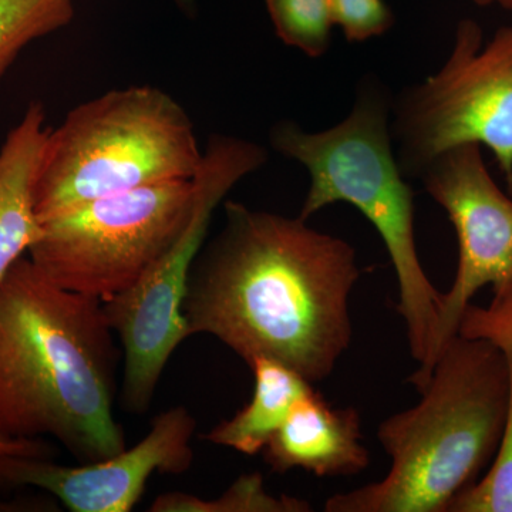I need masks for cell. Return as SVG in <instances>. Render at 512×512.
Segmentation results:
<instances>
[{
    "instance_id": "6da1fadb",
    "label": "cell",
    "mask_w": 512,
    "mask_h": 512,
    "mask_svg": "<svg viewBox=\"0 0 512 512\" xmlns=\"http://www.w3.org/2000/svg\"><path fill=\"white\" fill-rule=\"evenodd\" d=\"M224 211L188 278V338L214 336L248 366L265 357L323 382L353 339L349 303L362 274L355 247L301 217L237 201Z\"/></svg>"
},
{
    "instance_id": "7a4b0ae2",
    "label": "cell",
    "mask_w": 512,
    "mask_h": 512,
    "mask_svg": "<svg viewBox=\"0 0 512 512\" xmlns=\"http://www.w3.org/2000/svg\"><path fill=\"white\" fill-rule=\"evenodd\" d=\"M113 333L103 302L20 258L0 281V434L55 437L83 463L127 448Z\"/></svg>"
},
{
    "instance_id": "3957f363",
    "label": "cell",
    "mask_w": 512,
    "mask_h": 512,
    "mask_svg": "<svg viewBox=\"0 0 512 512\" xmlns=\"http://www.w3.org/2000/svg\"><path fill=\"white\" fill-rule=\"evenodd\" d=\"M419 393L416 406L377 430L392 460L389 473L332 495L326 512H447L488 471L507 423V366L500 349L457 333Z\"/></svg>"
},
{
    "instance_id": "277c9868",
    "label": "cell",
    "mask_w": 512,
    "mask_h": 512,
    "mask_svg": "<svg viewBox=\"0 0 512 512\" xmlns=\"http://www.w3.org/2000/svg\"><path fill=\"white\" fill-rule=\"evenodd\" d=\"M390 121L383 87L366 82L360 84L348 117L336 126L311 133L293 121H281L271 130V144L282 156L302 164L311 177L302 220L328 205L346 202L362 212L383 239L399 285L397 311L419 365L410 383L419 390L434 365L441 292L421 265L414 195L397 163Z\"/></svg>"
},
{
    "instance_id": "5b68a950",
    "label": "cell",
    "mask_w": 512,
    "mask_h": 512,
    "mask_svg": "<svg viewBox=\"0 0 512 512\" xmlns=\"http://www.w3.org/2000/svg\"><path fill=\"white\" fill-rule=\"evenodd\" d=\"M204 151L187 111L151 86L80 104L49 130L35 185L40 222L76 205L168 181L192 180Z\"/></svg>"
},
{
    "instance_id": "8992f818",
    "label": "cell",
    "mask_w": 512,
    "mask_h": 512,
    "mask_svg": "<svg viewBox=\"0 0 512 512\" xmlns=\"http://www.w3.org/2000/svg\"><path fill=\"white\" fill-rule=\"evenodd\" d=\"M268 160L264 147L232 136H212L200 170L192 178L190 212L160 258L133 288L103 303L124 353L121 403L143 414L160 383L168 360L188 338L183 315L192 265L204 247L212 215L228 192Z\"/></svg>"
},
{
    "instance_id": "52a82bcc",
    "label": "cell",
    "mask_w": 512,
    "mask_h": 512,
    "mask_svg": "<svg viewBox=\"0 0 512 512\" xmlns=\"http://www.w3.org/2000/svg\"><path fill=\"white\" fill-rule=\"evenodd\" d=\"M406 178L464 144L488 148L512 190V25L484 43L476 20L457 25L446 63L394 106L390 121Z\"/></svg>"
},
{
    "instance_id": "ba28073f",
    "label": "cell",
    "mask_w": 512,
    "mask_h": 512,
    "mask_svg": "<svg viewBox=\"0 0 512 512\" xmlns=\"http://www.w3.org/2000/svg\"><path fill=\"white\" fill-rule=\"evenodd\" d=\"M191 201L192 180H180L83 202L42 222L30 261L67 291L110 301L173 242Z\"/></svg>"
},
{
    "instance_id": "9c48e42d",
    "label": "cell",
    "mask_w": 512,
    "mask_h": 512,
    "mask_svg": "<svg viewBox=\"0 0 512 512\" xmlns=\"http://www.w3.org/2000/svg\"><path fill=\"white\" fill-rule=\"evenodd\" d=\"M424 190L447 212L458 242L453 285L441 292L434 363L458 333L461 316L484 286L512 281V200L495 183L477 144L451 148L419 175ZM434 366V365H433Z\"/></svg>"
},
{
    "instance_id": "30bf717a",
    "label": "cell",
    "mask_w": 512,
    "mask_h": 512,
    "mask_svg": "<svg viewBox=\"0 0 512 512\" xmlns=\"http://www.w3.org/2000/svg\"><path fill=\"white\" fill-rule=\"evenodd\" d=\"M195 419L177 406L154 417L146 437L106 460L79 467L47 458L0 457V484L42 488L72 512H128L143 497L153 474L187 473L194 463Z\"/></svg>"
},
{
    "instance_id": "8fae6325",
    "label": "cell",
    "mask_w": 512,
    "mask_h": 512,
    "mask_svg": "<svg viewBox=\"0 0 512 512\" xmlns=\"http://www.w3.org/2000/svg\"><path fill=\"white\" fill-rule=\"evenodd\" d=\"M262 453L278 474L301 468L316 477H350L370 464L359 412L333 409L316 390L295 404Z\"/></svg>"
},
{
    "instance_id": "7c38bea8",
    "label": "cell",
    "mask_w": 512,
    "mask_h": 512,
    "mask_svg": "<svg viewBox=\"0 0 512 512\" xmlns=\"http://www.w3.org/2000/svg\"><path fill=\"white\" fill-rule=\"evenodd\" d=\"M47 134L45 107L32 103L0 148V281L42 235L35 185Z\"/></svg>"
},
{
    "instance_id": "4fadbf2b",
    "label": "cell",
    "mask_w": 512,
    "mask_h": 512,
    "mask_svg": "<svg viewBox=\"0 0 512 512\" xmlns=\"http://www.w3.org/2000/svg\"><path fill=\"white\" fill-rule=\"evenodd\" d=\"M458 333L488 340L503 353L508 377V410L503 443L494 463L476 484L463 491L447 512H512V281L494 289L490 305L470 303Z\"/></svg>"
},
{
    "instance_id": "5bb4252c",
    "label": "cell",
    "mask_w": 512,
    "mask_h": 512,
    "mask_svg": "<svg viewBox=\"0 0 512 512\" xmlns=\"http://www.w3.org/2000/svg\"><path fill=\"white\" fill-rule=\"evenodd\" d=\"M255 377L251 402L217 424L205 440L245 456L262 453L295 404L313 392V384L291 367L259 357L249 365Z\"/></svg>"
},
{
    "instance_id": "9a60e30c",
    "label": "cell",
    "mask_w": 512,
    "mask_h": 512,
    "mask_svg": "<svg viewBox=\"0 0 512 512\" xmlns=\"http://www.w3.org/2000/svg\"><path fill=\"white\" fill-rule=\"evenodd\" d=\"M311 504L291 495H272L261 474H245L214 500L197 495L168 493L158 495L151 512H306Z\"/></svg>"
},
{
    "instance_id": "2e32d148",
    "label": "cell",
    "mask_w": 512,
    "mask_h": 512,
    "mask_svg": "<svg viewBox=\"0 0 512 512\" xmlns=\"http://www.w3.org/2000/svg\"><path fill=\"white\" fill-rule=\"evenodd\" d=\"M73 0H0V79L33 40L64 28Z\"/></svg>"
},
{
    "instance_id": "e0dca14e",
    "label": "cell",
    "mask_w": 512,
    "mask_h": 512,
    "mask_svg": "<svg viewBox=\"0 0 512 512\" xmlns=\"http://www.w3.org/2000/svg\"><path fill=\"white\" fill-rule=\"evenodd\" d=\"M276 36L286 46L318 59L330 49L333 20L329 0H265Z\"/></svg>"
},
{
    "instance_id": "ac0fdd59",
    "label": "cell",
    "mask_w": 512,
    "mask_h": 512,
    "mask_svg": "<svg viewBox=\"0 0 512 512\" xmlns=\"http://www.w3.org/2000/svg\"><path fill=\"white\" fill-rule=\"evenodd\" d=\"M333 25L350 43H362L392 29L394 15L386 0H329Z\"/></svg>"
},
{
    "instance_id": "d6986e66",
    "label": "cell",
    "mask_w": 512,
    "mask_h": 512,
    "mask_svg": "<svg viewBox=\"0 0 512 512\" xmlns=\"http://www.w3.org/2000/svg\"><path fill=\"white\" fill-rule=\"evenodd\" d=\"M26 456L47 458L50 448L36 439H12L0 434V457Z\"/></svg>"
},
{
    "instance_id": "ffe728a7",
    "label": "cell",
    "mask_w": 512,
    "mask_h": 512,
    "mask_svg": "<svg viewBox=\"0 0 512 512\" xmlns=\"http://www.w3.org/2000/svg\"><path fill=\"white\" fill-rule=\"evenodd\" d=\"M474 5L481 6V8H490V6H497L508 12H512V0H471Z\"/></svg>"
},
{
    "instance_id": "44dd1931",
    "label": "cell",
    "mask_w": 512,
    "mask_h": 512,
    "mask_svg": "<svg viewBox=\"0 0 512 512\" xmlns=\"http://www.w3.org/2000/svg\"><path fill=\"white\" fill-rule=\"evenodd\" d=\"M175 3L185 10H191L194 6V0H175Z\"/></svg>"
}]
</instances>
